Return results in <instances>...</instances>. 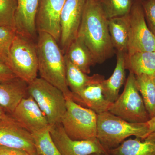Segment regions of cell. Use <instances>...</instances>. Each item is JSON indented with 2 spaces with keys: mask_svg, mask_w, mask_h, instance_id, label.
Masks as SVG:
<instances>
[{
  "mask_svg": "<svg viewBox=\"0 0 155 155\" xmlns=\"http://www.w3.org/2000/svg\"><path fill=\"white\" fill-rule=\"evenodd\" d=\"M77 37L83 40L94 57L101 64L114 53L106 17L99 1L87 0Z\"/></svg>",
  "mask_w": 155,
  "mask_h": 155,
  "instance_id": "obj_1",
  "label": "cell"
},
{
  "mask_svg": "<svg viewBox=\"0 0 155 155\" xmlns=\"http://www.w3.org/2000/svg\"><path fill=\"white\" fill-rule=\"evenodd\" d=\"M36 47L40 78L59 89L65 98L72 99L67 83L64 54L53 37L38 31Z\"/></svg>",
  "mask_w": 155,
  "mask_h": 155,
  "instance_id": "obj_2",
  "label": "cell"
},
{
  "mask_svg": "<svg viewBox=\"0 0 155 155\" xmlns=\"http://www.w3.org/2000/svg\"><path fill=\"white\" fill-rule=\"evenodd\" d=\"M149 135L147 122L132 123L109 111L97 114V138L108 152L130 136L143 140Z\"/></svg>",
  "mask_w": 155,
  "mask_h": 155,
  "instance_id": "obj_3",
  "label": "cell"
},
{
  "mask_svg": "<svg viewBox=\"0 0 155 155\" xmlns=\"http://www.w3.org/2000/svg\"><path fill=\"white\" fill-rule=\"evenodd\" d=\"M27 90L28 95L36 102L50 127L61 123L67 110L63 93L41 78H37L28 83Z\"/></svg>",
  "mask_w": 155,
  "mask_h": 155,
  "instance_id": "obj_4",
  "label": "cell"
},
{
  "mask_svg": "<svg viewBox=\"0 0 155 155\" xmlns=\"http://www.w3.org/2000/svg\"><path fill=\"white\" fill-rule=\"evenodd\" d=\"M67 110L61 124L69 138L75 140L96 139L97 114L66 98Z\"/></svg>",
  "mask_w": 155,
  "mask_h": 155,
  "instance_id": "obj_5",
  "label": "cell"
},
{
  "mask_svg": "<svg viewBox=\"0 0 155 155\" xmlns=\"http://www.w3.org/2000/svg\"><path fill=\"white\" fill-rule=\"evenodd\" d=\"M35 41L17 32L10 50L9 68L16 77L28 84L37 78L38 72V58Z\"/></svg>",
  "mask_w": 155,
  "mask_h": 155,
  "instance_id": "obj_6",
  "label": "cell"
},
{
  "mask_svg": "<svg viewBox=\"0 0 155 155\" xmlns=\"http://www.w3.org/2000/svg\"><path fill=\"white\" fill-rule=\"evenodd\" d=\"M108 111L132 123H144L150 119L137 87L135 75L132 72L129 73L122 94L112 103Z\"/></svg>",
  "mask_w": 155,
  "mask_h": 155,
  "instance_id": "obj_7",
  "label": "cell"
},
{
  "mask_svg": "<svg viewBox=\"0 0 155 155\" xmlns=\"http://www.w3.org/2000/svg\"><path fill=\"white\" fill-rule=\"evenodd\" d=\"M129 42L127 54L155 51V36L146 21L141 1L134 3L129 14Z\"/></svg>",
  "mask_w": 155,
  "mask_h": 155,
  "instance_id": "obj_8",
  "label": "cell"
},
{
  "mask_svg": "<svg viewBox=\"0 0 155 155\" xmlns=\"http://www.w3.org/2000/svg\"><path fill=\"white\" fill-rule=\"evenodd\" d=\"M0 146L23 150L37 155L32 134L7 114L0 119Z\"/></svg>",
  "mask_w": 155,
  "mask_h": 155,
  "instance_id": "obj_9",
  "label": "cell"
},
{
  "mask_svg": "<svg viewBox=\"0 0 155 155\" xmlns=\"http://www.w3.org/2000/svg\"><path fill=\"white\" fill-rule=\"evenodd\" d=\"M87 0H66L61 17V48L64 54L73 41L77 38L78 30Z\"/></svg>",
  "mask_w": 155,
  "mask_h": 155,
  "instance_id": "obj_10",
  "label": "cell"
},
{
  "mask_svg": "<svg viewBox=\"0 0 155 155\" xmlns=\"http://www.w3.org/2000/svg\"><path fill=\"white\" fill-rule=\"evenodd\" d=\"M49 130L53 141L61 155H89L107 152L97 139L75 140L69 138L61 123L51 126Z\"/></svg>",
  "mask_w": 155,
  "mask_h": 155,
  "instance_id": "obj_11",
  "label": "cell"
},
{
  "mask_svg": "<svg viewBox=\"0 0 155 155\" xmlns=\"http://www.w3.org/2000/svg\"><path fill=\"white\" fill-rule=\"evenodd\" d=\"M66 0H39L35 25L37 32H46L60 41L61 12Z\"/></svg>",
  "mask_w": 155,
  "mask_h": 155,
  "instance_id": "obj_12",
  "label": "cell"
},
{
  "mask_svg": "<svg viewBox=\"0 0 155 155\" xmlns=\"http://www.w3.org/2000/svg\"><path fill=\"white\" fill-rule=\"evenodd\" d=\"M10 115L31 134L50 127L45 116L33 98L29 95L22 99Z\"/></svg>",
  "mask_w": 155,
  "mask_h": 155,
  "instance_id": "obj_13",
  "label": "cell"
},
{
  "mask_svg": "<svg viewBox=\"0 0 155 155\" xmlns=\"http://www.w3.org/2000/svg\"><path fill=\"white\" fill-rule=\"evenodd\" d=\"M104 77L99 74L92 76L91 80L80 91L72 93V99L97 114L109 110L112 103L106 100L103 94L102 82Z\"/></svg>",
  "mask_w": 155,
  "mask_h": 155,
  "instance_id": "obj_14",
  "label": "cell"
},
{
  "mask_svg": "<svg viewBox=\"0 0 155 155\" xmlns=\"http://www.w3.org/2000/svg\"><path fill=\"white\" fill-rule=\"evenodd\" d=\"M39 0H17L15 14V28L17 33L37 38L35 19Z\"/></svg>",
  "mask_w": 155,
  "mask_h": 155,
  "instance_id": "obj_15",
  "label": "cell"
},
{
  "mask_svg": "<svg viewBox=\"0 0 155 155\" xmlns=\"http://www.w3.org/2000/svg\"><path fill=\"white\" fill-rule=\"evenodd\" d=\"M28 84L18 77L0 81V106L6 114H12L22 99L28 96Z\"/></svg>",
  "mask_w": 155,
  "mask_h": 155,
  "instance_id": "obj_16",
  "label": "cell"
},
{
  "mask_svg": "<svg viewBox=\"0 0 155 155\" xmlns=\"http://www.w3.org/2000/svg\"><path fill=\"white\" fill-rule=\"evenodd\" d=\"M125 54L117 52V63L112 75L102 82L103 94L109 102L113 103L119 97L120 88L125 80Z\"/></svg>",
  "mask_w": 155,
  "mask_h": 155,
  "instance_id": "obj_17",
  "label": "cell"
},
{
  "mask_svg": "<svg viewBox=\"0 0 155 155\" xmlns=\"http://www.w3.org/2000/svg\"><path fill=\"white\" fill-rule=\"evenodd\" d=\"M108 25L114 48L117 52L127 54L129 42V14L108 19Z\"/></svg>",
  "mask_w": 155,
  "mask_h": 155,
  "instance_id": "obj_18",
  "label": "cell"
},
{
  "mask_svg": "<svg viewBox=\"0 0 155 155\" xmlns=\"http://www.w3.org/2000/svg\"><path fill=\"white\" fill-rule=\"evenodd\" d=\"M125 68L135 76L155 75V51L125 54Z\"/></svg>",
  "mask_w": 155,
  "mask_h": 155,
  "instance_id": "obj_19",
  "label": "cell"
},
{
  "mask_svg": "<svg viewBox=\"0 0 155 155\" xmlns=\"http://www.w3.org/2000/svg\"><path fill=\"white\" fill-rule=\"evenodd\" d=\"M65 54L72 64L87 74L90 73L91 67L96 64L92 54L78 37L71 44Z\"/></svg>",
  "mask_w": 155,
  "mask_h": 155,
  "instance_id": "obj_20",
  "label": "cell"
},
{
  "mask_svg": "<svg viewBox=\"0 0 155 155\" xmlns=\"http://www.w3.org/2000/svg\"><path fill=\"white\" fill-rule=\"evenodd\" d=\"M108 152L110 155H155V138L129 139Z\"/></svg>",
  "mask_w": 155,
  "mask_h": 155,
  "instance_id": "obj_21",
  "label": "cell"
},
{
  "mask_svg": "<svg viewBox=\"0 0 155 155\" xmlns=\"http://www.w3.org/2000/svg\"><path fill=\"white\" fill-rule=\"evenodd\" d=\"M135 76L137 87L151 119L155 116V87L153 76L141 75Z\"/></svg>",
  "mask_w": 155,
  "mask_h": 155,
  "instance_id": "obj_22",
  "label": "cell"
},
{
  "mask_svg": "<svg viewBox=\"0 0 155 155\" xmlns=\"http://www.w3.org/2000/svg\"><path fill=\"white\" fill-rule=\"evenodd\" d=\"M66 65V76L67 85L72 93L76 94L87 85L91 80L89 76L82 72L64 55Z\"/></svg>",
  "mask_w": 155,
  "mask_h": 155,
  "instance_id": "obj_23",
  "label": "cell"
},
{
  "mask_svg": "<svg viewBox=\"0 0 155 155\" xmlns=\"http://www.w3.org/2000/svg\"><path fill=\"white\" fill-rule=\"evenodd\" d=\"M99 2L108 19L129 14L133 4L132 0H99Z\"/></svg>",
  "mask_w": 155,
  "mask_h": 155,
  "instance_id": "obj_24",
  "label": "cell"
},
{
  "mask_svg": "<svg viewBox=\"0 0 155 155\" xmlns=\"http://www.w3.org/2000/svg\"><path fill=\"white\" fill-rule=\"evenodd\" d=\"M49 129L32 134L37 154L61 155L53 141Z\"/></svg>",
  "mask_w": 155,
  "mask_h": 155,
  "instance_id": "obj_25",
  "label": "cell"
},
{
  "mask_svg": "<svg viewBox=\"0 0 155 155\" xmlns=\"http://www.w3.org/2000/svg\"><path fill=\"white\" fill-rule=\"evenodd\" d=\"M16 33L15 28L0 26V62L9 68L10 66V50Z\"/></svg>",
  "mask_w": 155,
  "mask_h": 155,
  "instance_id": "obj_26",
  "label": "cell"
},
{
  "mask_svg": "<svg viewBox=\"0 0 155 155\" xmlns=\"http://www.w3.org/2000/svg\"><path fill=\"white\" fill-rule=\"evenodd\" d=\"M17 7V0H0V26L15 28Z\"/></svg>",
  "mask_w": 155,
  "mask_h": 155,
  "instance_id": "obj_27",
  "label": "cell"
},
{
  "mask_svg": "<svg viewBox=\"0 0 155 155\" xmlns=\"http://www.w3.org/2000/svg\"><path fill=\"white\" fill-rule=\"evenodd\" d=\"M148 27L155 36V0L141 2Z\"/></svg>",
  "mask_w": 155,
  "mask_h": 155,
  "instance_id": "obj_28",
  "label": "cell"
},
{
  "mask_svg": "<svg viewBox=\"0 0 155 155\" xmlns=\"http://www.w3.org/2000/svg\"><path fill=\"white\" fill-rule=\"evenodd\" d=\"M16 77L14 73L6 65L0 62V81L11 80Z\"/></svg>",
  "mask_w": 155,
  "mask_h": 155,
  "instance_id": "obj_29",
  "label": "cell"
},
{
  "mask_svg": "<svg viewBox=\"0 0 155 155\" xmlns=\"http://www.w3.org/2000/svg\"><path fill=\"white\" fill-rule=\"evenodd\" d=\"M0 155H29L23 150L0 146Z\"/></svg>",
  "mask_w": 155,
  "mask_h": 155,
  "instance_id": "obj_30",
  "label": "cell"
},
{
  "mask_svg": "<svg viewBox=\"0 0 155 155\" xmlns=\"http://www.w3.org/2000/svg\"><path fill=\"white\" fill-rule=\"evenodd\" d=\"M147 122L149 128L150 135L151 134L155 132V116L150 119Z\"/></svg>",
  "mask_w": 155,
  "mask_h": 155,
  "instance_id": "obj_31",
  "label": "cell"
},
{
  "mask_svg": "<svg viewBox=\"0 0 155 155\" xmlns=\"http://www.w3.org/2000/svg\"><path fill=\"white\" fill-rule=\"evenodd\" d=\"M7 114L5 111V110L3 109V108L0 106V119L3 118L5 115Z\"/></svg>",
  "mask_w": 155,
  "mask_h": 155,
  "instance_id": "obj_32",
  "label": "cell"
},
{
  "mask_svg": "<svg viewBox=\"0 0 155 155\" xmlns=\"http://www.w3.org/2000/svg\"><path fill=\"white\" fill-rule=\"evenodd\" d=\"M89 155H110L109 154V153L108 152H106L104 153H94L91 154Z\"/></svg>",
  "mask_w": 155,
  "mask_h": 155,
  "instance_id": "obj_33",
  "label": "cell"
},
{
  "mask_svg": "<svg viewBox=\"0 0 155 155\" xmlns=\"http://www.w3.org/2000/svg\"><path fill=\"white\" fill-rule=\"evenodd\" d=\"M147 137H149V138H155V132L151 134H150V135Z\"/></svg>",
  "mask_w": 155,
  "mask_h": 155,
  "instance_id": "obj_34",
  "label": "cell"
},
{
  "mask_svg": "<svg viewBox=\"0 0 155 155\" xmlns=\"http://www.w3.org/2000/svg\"><path fill=\"white\" fill-rule=\"evenodd\" d=\"M153 79L154 84L155 87V75L153 76Z\"/></svg>",
  "mask_w": 155,
  "mask_h": 155,
  "instance_id": "obj_35",
  "label": "cell"
},
{
  "mask_svg": "<svg viewBox=\"0 0 155 155\" xmlns=\"http://www.w3.org/2000/svg\"><path fill=\"white\" fill-rule=\"evenodd\" d=\"M140 1H141H141H142L143 0H140Z\"/></svg>",
  "mask_w": 155,
  "mask_h": 155,
  "instance_id": "obj_36",
  "label": "cell"
},
{
  "mask_svg": "<svg viewBox=\"0 0 155 155\" xmlns=\"http://www.w3.org/2000/svg\"><path fill=\"white\" fill-rule=\"evenodd\" d=\"M37 155H39V154H37Z\"/></svg>",
  "mask_w": 155,
  "mask_h": 155,
  "instance_id": "obj_37",
  "label": "cell"
},
{
  "mask_svg": "<svg viewBox=\"0 0 155 155\" xmlns=\"http://www.w3.org/2000/svg\"><path fill=\"white\" fill-rule=\"evenodd\" d=\"M97 1H99V0H97Z\"/></svg>",
  "mask_w": 155,
  "mask_h": 155,
  "instance_id": "obj_38",
  "label": "cell"
}]
</instances>
